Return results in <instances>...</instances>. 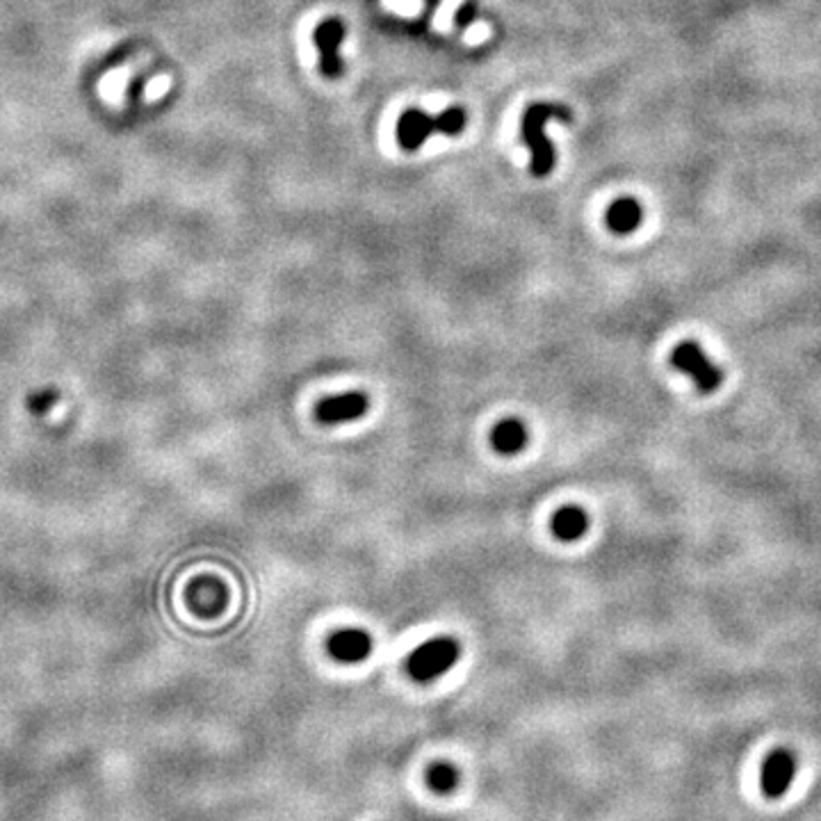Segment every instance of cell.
<instances>
[{
    "instance_id": "6da1fadb",
    "label": "cell",
    "mask_w": 821,
    "mask_h": 821,
    "mask_svg": "<svg viewBox=\"0 0 821 821\" xmlns=\"http://www.w3.org/2000/svg\"><path fill=\"white\" fill-rule=\"evenodd\" d=\"M550 119L568 121L570 112L566 108H559V105L537 103L532 108H527L525 114H522V139H525V144L532 151V174L537 178L550 174L552 165H555L552 144L546 138V133H543V129H546V124Z\"/></svg>"
},
{
    "instance_id": "7a4b0ae2",
    "label": "cell",
    "mask_w": 821,
    "mask_h": 821,
    "mask_svg": "<svg viewBox=\"0 0 821 821\" xmlns=\"http://www.w3.org/2000/svg\"><path fill=\"white\" fill-rule=\"evenodd\" d=\"M465 126V112L461 108H447L438 117H427L420 110H406L397 121V142L406 151H415L432 135H459Z\"/></svg>"
},
{
    "instance_id": "3957f363",
    "label": "cell",
    "mask_w": 821,
    "mask_h": 821,
    "mask_svg": "<svg viewBox=\"0 0 821 821\" xmlns=\"http://www.w3.org/2000/svg\"><path fill=\"white\" fill-rule=\"evenodd\" d=\"M459 655L461 646L454 636H434L408 655L406 671L415 683H434L459 662Z\"/></svg>"
},
{
    "instance_id": "277c9868",
    "label": "cell",
    "mask_w": 821,
    "mask_h": 821,
    "mask_svg": "<svg viewBox=\"0 0 821 821\" xmlns=\"http://www.w3.org/2000/svg\"><path fill=\"white\" fill-rule=\"evenodd\" d=\"M671 366L687 375L701 393H714L721 386L723 375L693 340H683L671 351Z\"/></svg>"
},
{
    "instance_id": "5b68a950",
    "label": "cell",
    "mask_w": 821,
    "mask_h": 821,
    "mask_svg": "<svg viewBox=\"0 0 821 821\" xmlns=\"http://www.w3.org/2000/svg\"><path fill=\"white\" fill-rule=\"evenodd\" d=\"M370 397L366 393L351 390V393L331 395L318 404V420L324 425H345L354 423L368 414Z\"/></svg>"
},
{
    "instance_id": "8992f818",
    "label": "cell",
    "mask_w": 821,
    "mask_h": 821,
    "mask_svg": "<svg viewBox=\"0 0 821 821\" xmlns=\"http://www.w3.org/2000/svg\"><path fill=\"white\" fill-rule=\"evenodd\" d=\"M327 648L331 657L342 664H358L372 653V636L358 627H345L329 636Z\"/></svg>"
},
{
    "instance_id": "52a82bcc",
    "label": "cell",
    "mask_w": 821,
    "mask_h": 821,
    "mask_svg": "<svg viewBox=\"0 0 821 821\" xmlns=\"http://www.w3.org/2000/svg\"><path fill=\"white\" fill-rule=\"evenodd\" d=\"M794 771H797V765H794L792 755H789L788 750H774V753L765 759L762 776H759L762 792L771 798L783 797L789 789V785H792Z\"/></svg>"
},
{
    "instance_id": "ba28073f",
    "label": "cell",
    "mask_w": 821,
    "mask_h": 821,
    "mask_svg": "<svg viewBox=\"0 0 821 821\" xmlns=\"http://www.w3.org/2000/svg\"><path fill=\"white\" fill-rule=\"evenodd\" d=\"M345 39V28L338 19H329L315 30V43L322 53V73L327 78L340 76V57H338V46Z\"/></svg>"
},
{
    "instance_id": "9c48e42d",
    "label": "cell",
    "mask_w": 821,
    "mask_h": 821,
    "mask_svg": "<svg viewBox=\"0 0 821 821\" xmlns=\"http://www.w3.org/2000/svg\"><path fill=\"white\" fill-rule=\"evenodd\" d=\"M527 427L518 418H504L491 432V445L504 456L518 454L527 445Z\"/></svg>"
},
{
    "instance_id": "30bf717a",
    "label": "cell",
    "mask_w": 821,
    "mask_h": 821,
    "mask_svg": "<svg viewBox=\"0 0 821 821\" xmlns=\"http://www.w3.org/2000/svg\"><path fill=\"white\" fill-rule=\"evenodd\" d=\"M587 530H589V516L578 504L561 507L552 516V534L561 541H578L587 534Z\"/></svg>"
},
{
    "instance_id": "8fae6325",
    "label": "cell",
    "mask_w": 821,
    "mask_h": 821,
    "mask_svg": "<svg viewBox=\"0 0 821 821\" xmlns=\"http://www.w3.org/2000/svg\"><path fill=\"white\" fill-rule=\"evenodd\" d=\"M641 219H644V210H641L639 201L632 199V196L616 199L607 210V226L618 235L636 231L641 226Z\"/></svg>"
},
{
    "instance_id": "7c38bea8",
    "label": "cell",
    "mask_w": 821,
    "mask_h": 821,
    "mask_svg": "<svg viewBox=\"0 0 821 821\" xmlns=\"http://www.w3.org/2000/svg\"><path fill=\"white\" fill-rule=\"evenodd\" d=\"M427 780L429 788H432L434 792L447 794L456 788V783H459V771L452 765H447V762H438V765H434L432 769H429Z\"/></svg>"
},
{
    "instance_id": "4fadbf2b",
    "label": "cell",
    "mask_w": 821,
    "mask_h": 821,
    "mask_svg": "<svg viewBox=\"0 0 821 821\" xmlns=\"http://www.w3.org/2000/svg\"><path fill=\"white\" fill-rule=\"evenodd\" d=\"M57 399H60V393H57V390H53V388L39 390V393L30 395L28 408L33 411V414H46L48 408L55 406Z\"/></svg>"
}]
</instances>
